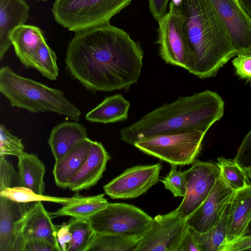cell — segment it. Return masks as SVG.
<instances>
[{
  "mask_svg": "<svg viewBox=\"0 0 251 251\" xmlns=\"http://www.w3.org/2000/svg\"><path fill=\"white\" fill-rule=\"evenodd\" d=\"M143 58L139 43L109 23L75 32L65 62L70 75L95 93L128 90L138 80Z\"/></svg>",
  "mask_w": 251,
  "mask_h": 251,
  "instance_id": "obj_1",
  "label": "cell"
},
{
  "mask_svg": "<svg viewBox=\"0 0 251 251\" xmlns=\"http://www.w3.org/2000/svg\"><path fill=\"white\" fill-rule=\"evenodd\" d=\"M178 7L189 45L185 69L201 79L214 76L236 55L223 21L210 0H180Z\"/></svg>",
  "mask_w": 251,
  "mask_h": 251,
  "instance_id": "obj_2",
  "label": "cell"
},
{
  "mask_svg": "<svg viewBox=\"0 0 251 251\" xmlns=\"http://www.w3.org/2000/svg\"><path fill=\"white\" fill-rule=\"evenodd\" d=\"M224 101L216 92L205 90L179 96L143 116L120 131L121 140L133 145L145 137L189 130L206 132L223 117Z\"/></svg>",
  "mask_w": 251,
  "mask_h": 251,
  "instance_id": "obj_3",
  "label": "cell"
},
{
  "mask_svg": "<svg viewBox=\"0 0 251 251\" xmlns=\"http://www.w3.org/2000/svg\"><path fill=\"white\" fill-rule=\"evenodd\" d=\"M0 91L11 106L31 113L51 112L78 121L81 111L59 89L21 76L9 66L0 69Z\"/></svg>",
  "mask_w": 251,
  "mask_h": 251,
  "instance_id": "obj_4",
  "label": "cell"
},
{
  "mask_svg": "<svg viewBox=\"0 0 251 251\" xmlns=\"http://www.w3.org/2000/svg\"><path fill=\"white\" fill-rule=\"evenodd\" d=\"M132 0H55L51 11L55 21L77 32L107 23Z\"/></svg>",
  "mask_w": 251,
  "mask_h": 251,
  "instance_id": "obj_5",
  "label": "cell"
},
{
  "mask_svg": "<svg viewBox=\"0 0 251 251\" xmlns=\"http://www.w3.org/2000/svg\"><path fill=\"white\" fill-rule=\"evenodd\" d=\"M205 133L189 130L157 134L142 139L134 146L144 153L170 165H187L196 160Z\"/></svg>",
  "mask_w": 251,
  "mask_h": 251,
  "instance_id": "obj_6",
  "label": "cell"
},
{
  "mask_svg": "<svg viewBox=\"0 0 251 251\" xmlns=\"http://www.w3.org/2000/svg\"><path fill=\"white\" fill-rule=\"evenodd\" d=\"M88 220L95 233L140 240L151 227L152 218L133 205L109 203Z\"/></svg>",
  "mask_w": 251,
  "mask_h": 251,
  "instance_id": "obj_7",
  "label": "cell"
},
{
  "mask_svg": "<svg viewBox=\"0 0 251 251\" xmlns=\"http://www.w3.org/2000/svg\"><path fill=\"white\" fill-rule=\"evenodd\" d=\"M169 9L157 22L159 53L168 64L185 69L189 54V45L177 5L171 0Z\"/></svg>",
  "mask_w": 251,
  "mask_h": 251,
  "instance_id": "obj_8",
  "label": "cell"
},
{
  "mask_svg": "<svg viewBox=\"0 0 251 251\" xmlns=\"http://www.w3.org/2000/svg\"><path fill=\"white\" fill-rule=\"evenodd\" d=\"M183 173L185 194L176 209L178 215L186 219L207 197L220 177L221 171L217 162L197 160Z\"/></svg>",
  "mask_w": 251,
  "mask_h": 251,
  "instance_id": "obj_9",
  "label": "cell"
},
{
  "mask_svg": "<svg viewBox=\"0 0 251 251\" xmlns=\"http://www.w3.org/2000/svg\"><path fill=\"white\" fill-rule=\"evenodd\" d=\"M187 228L176 209L152 218L151 227L139 240L135 251H178Z\"/></svg>",
  "mask_w": 251,
  "mask_h": 251,
  "instance_id": "obj_10",
  "label": "cell"
},
{
  "mask_svg": "<svg viewBox=\"0 0 251 251\" xmlns=\"http://www.w3.org/2000/svg\"><path fill=\"white\" fill-rule=\"evenodd\" d=\"M58 228L53 224L51 215L45 209L42 201L33 202L17 223L13 251H24L26 242L37 239L44 240L57 251H62L57 241Z\"/></svg>",
  "mask_w": 251,
  "mask_h": 251,
  "instance_id": "obj_11",
  "label": "cell"
},
{
  "mask_svg": "<svg viewBox=\"0 0 251 251\" xmlns=\"http://www.w3.org/2000/svg\"><path fill=\"white\" fill-rule=\"evenodd\" d=\"M161 169L160 163L130 167L104 185L103 189L113 199L138 197L158 182Z\"/></svg>",
  "mask_w": 251,
  "mask_h": 251,
  "instance_id": "obj_12",
  "label": "cell"
},
{
  "mask_svg": "<svg viewBox=\"0 0 251 251\" xmlns=\"http://www.w3.org/2000/svg\"><path fill=\"white\" fill-rule=\"evenodd\" d=\"M235 192L221 174L206 199L185 219L187 226L200 233L209 230L218 222Z\"/></svg>",
  "mask_w": 251,
  "mask_h": 251,
  "instance_id": "obj_13",
  "label": "cell"
},
{
  "mask_svg": "<svg viewBox=\"0 0 251 251\" xmlns=\"http://www.w3.org/2000/svg\"><path fill=\"white\" fill-rule=\"evenodd\" d=\"M223 21L236 55H251V18L234 0H210Z\"/></svg>",
  "mask_w": 251,
  "mask_h": 251,
  "instance_id": "obj_14",
  "label": "cell"
},
{
  "mask_svg": "<svg viewBox=\"0 0 251 251\" xmlns=\"http://www.w3.org/2000/svg\"><path fill=\"white\" fill-rule=\"evenodd\" d=\"M110 156L103 145L92 141L85 162L69 180L67 188L72 191L88 189L102 177Z\"/></svg>",
  "mask_w": 251,
  "mask_h": 251,
  "instance_id": "obj_15",
  "label": "cell"
},
{
  "mask_svg": "<svg viewBox=\"0 0 251 251\" xmlns=\"http://www.w3.org/2000/svg\"><path fill=\"white\" fill-rule=\"evenodd\" d=\"M29 8L24 0H0V59L12 44L11 32L26 22Z\"/></svg>",
  "mask_w": 251,
  "mask_h": 251,
  "instance_id": "obj_16",
  "label": "cell"
},
{
  "mask_svg": "<svg viewBox=\"0 0 251 251\" xmlns=\"http://www.w3.org/2000/svg\"><path fill=\"white\" fill-rule=\"evenodd\" d=\"M251 219V184L235 191L232 197L228 211L225 247L240 238Z\"/></svg>",
  "mask_w": 251,
  "mask_h": 251,
  "instance_id": "obj_17",
  "label": "cell"
},
{
  "mask_svg": "<svg viewBox=\"0 0 251 251\" xmlns=\"http://www.w3.org/2000/svg\"><path fill=\"white\" fill-rule=\"evenodd\" d=\"M30 204L0 196V251H13L17 223L26 214Z\"/></svg>",
  "mask_w": 251,
  "mask_h": 251,
  "instance_id": "obj_18",
  "label": "cell"
},
{
  "mask_svg": "<svg viewBox=\"0 0 251 251\" xmlns=\"http://www.w3.org/2000/svg\"><path fill=\"white\" fill-rule=\"evenodd\" d=\"M92 140L88 137L75 145L59 160L55 161L52 174L56 185L67 188L69 180L87 159Z\"/></svg>",
  "mask_w": 251,
  "mask_h": 251,
  "instance_id": "obj_19",
  "label": "cell"
},
{
  "mask_svg": "<svg viewBox=\"0 0 251 251\" xmlns=\"http://www.w3.org/2000/svg\"><path fill=\"white\" fill-rule=\"evenodd\" d=\"M87 138V131L81 124L65 121L51 130L48 144L56 161L80 141Z\"/></svg>",
  "mask_w": 251,
  "mask_h": 251,
  "instance_id": "obj_20",
  "label": "cell"
},
{
  "mask_svg": "<svg viewBox=\"0 0 251 251\" xmlns=\"http://www.w3.org/2000/svg\"><path fill=\"white\" fill-rule=\"evenodd\" d=\"M10 40L17 56L26 68H29L35 53L45 38L38 27L24 24L13 29Z\"/></svg>",
  "mask_w": 251,
  "mask_h": 251,
  "instance_id": "obj_21",
  "label": "cell"
},
{
  "mask_svg": "<svg viewBox=\"0 0 251 251\" xmlns=\"http://www.w3.org/2000/svg\"><path fill=\"white\" fill-rule=\"evenodd\" d=\"M129 102L121 94L105 98L98 106L88 112L87 120L103 124L126 120L128 118Z\"/></svg>",
  "mask_w": 251,
  "mask_h": 251,
  "instance_id": "obj_22",
  "label": "cell"
},
{
  "mask_svg": "<svg viewBox=\"0 0 251 251\" xmlns=\"http://www.w3.org/2000/svg\"><path fill=\"white\" fill-rule=\"evenodd\" d=\"M18 167L23 187L44 195L45 165L37 155L24 152L19 156Z\"/></svg>",
  "mask_w": 251,
  "mask_h": 251,
  "instance_id": "obj_23",
  "label": "cell"
},
{
  "mask_svg": "<svg viewBox=\"0 0 251 251\" xmlns=\"http://www.w3.org/2000/svg\"><path fill=\"white\" fill-rule=\"evenodd\" d=\"M104 196V194L90 197L75 195L71 201L50 214L53 217L68 216L88 220L92 215L105 207L109 203Z\"/></svg>",
  "mask_w": 251,
  "mask_h": 251,
  "instance_id": "obj_24",
  "label": "cell"
},
{
  "mask_svg": "<svg viewBox=\"0 0 251 251\" xmlns=\"http://www.w3.org/2000/svg\"><path fill=\"white\" fill-rule=\"evenodd\" d=\"M230 203L218 222L206 232L200 233L188 226L200 251H223L226 244L227 223Z\"/></svg>",
  "mask_w": 251,
  "mask_h": 251,
  "instance_id": "obj_25",
  "label": "cell"
},
{
  "mask_svg": "<svg viewBox=\"0 0 251 251\" xmlns=\"http://www.w3.org/2000/svg\"><path fill=\"white\" fill-rule=\"evenodd\" d=\"M140 240L95 233L86 251H135Z\"/></svg>",
  "mask_w": 251,
  "mask_h": 251,
  "instance_id": "obj_26",
  "label": "cell"
},
{
  "mask_svg": "<svg viewBox=\"0 0 251 251\" xmlns=\"http://www.w3.org/2000/svg\"><path fill=\"white\" fill-rule=\"evenodd\" d=\"M217 163L224 180L234 190H240L251 184L246 170L239 165L234 158L219 157Z\"/></svg>",
  "mask_w": 251,
  "mask_h": 251,
  "instance_id": "obj_27",
  "label": "cell"
},
{
  "mask_svg": "<svg viewBox=\"0 0 251 251\" xmlns=\"http://www.w3.org/2000/svg\"><path fill=\"white\" fill-rule=\"evenodd\" d=\"M57 56L55 52L44 40L35 53L31 62V67L38 70L43 76L54 80L58 75Z\"/></svg>",
  "mask_w": 251,
  "mask_h": 251,
  "instance_id": "obj_28",
  "label": "cell"
},
{
  "mask_svg": "<svg viewBox=\"0 0 251 251\" xmlns=\"http://www.w3.org/2000/svg\"><path fill=\"white\" fill-rule=\"evenodd\" d=\"M67 224L72 241L67 251H86L95 233L89 220L72 217Z\"/></svg>",
  "mask_w": 251,
  "mask_h": 251,
  "instance_id": "obj_29",
  "label": "cell"
},
{
  "mask_svg": "<svg viewBox=\"0 0 251 251\" xmlns=\"http://www.w3.org/2000/svg\"><path fill=\"white\" fill-rule=\"evenodd\" d=\"M0 196L5 197L18 202H32L38 201H45L64 205L71 201L74 198V197L65 198L39 195L23 186L4 189L0 191Z\"/></svg>",
  "mask_w": 251,
  "mask_h": 251,
  "instance_id": "obj_30",
  "label": "cell"
},
{
  "mask_svg": "<svg viewBox=\"0 0 251 251\" xmlns=\"http://www.w3.org/2000/svg\"><path fill=\"white\" fill-rule=\"evenodd\" d=\"M22 139L11 134L3 125L0 126V157H17L24 152Z\"/></svg>",
  "mask_w": 251,
  "mask_h": 251,
  "instance_id": "obj_31",
  "label": "cell"
},
{
  "mask_svg": "<svg viewBox=\"0 0 251 251\" xmlns=\"http://www.w3.org/2000/svg\"><path fill=\"white\" fill-rule=\"evenodd\" d=\"M177 165H171V170L160 181L165 188L175 197H183L185 194V180L183 171H178Z\"/></svg>",
  "mask_w": 251,
  "mask_h": 251,
  "instance_id": "obj_32",
  "label": "cell"
},
{
  "mask_svg": "<svg viewBox=\"0 0 251 251\" xmlns=\"http://www.w3.org/2000/svg\"><path fill=\"white\" fill-rule=\"evenodd\" d=\"M19 172L5 158L0 157V191L7 188L22 187Z\"/></svg>",
  "mask_w": 251,
  "mask_h": 251,
  "instance_id": "obj_33",
  "label": "cell"
},
{
  "mask_svg": "<svg viewBox=\"0 0 251 251\" xmlns=\"http://www.w3.org/2000/svg\"><path fill=\"white\" fill-rule=\"evenodd\" d=\"M234 159L245 169L251 167V130L244 137Z\"/></svg>",
  "mask_w": 251,
  "mask_h": 251,
  "instance_id": "obj_34",
  "label": "cell"
},
{
  "mask_svg": "<svg viewBox=\"0 0 251 251\" xmlns=\"http://www.w3.org/2000/svg\"><path fill=\"white\" fill-rule=\"evenodd\" d=\"M236 74L251 86V55L238 54L232 60Z\"/></svg>",
  "mask_w": 251,
  "mask_h": 251,
  "instance_id": "obj_35",
  "label": "cell"
},
{
  "mask_svg": "<svg viewBox=\"0 0 251 251\" xmlns=\"http://www.w3.org/2000/svg\"><path fill=\"white\" fill-rule=\"evenodd\" d=\"M148 1L151 13L158 22L167 13L169 0H148Z\"/></svg>",
  "mask_w": 251,
  "mask_h": 251,
  "instance_id": "obj_36",
  "label": "cell"
},
{
  "mask_svg": "<svg viewBox=\"0 0 251 251\" xmlns=\"http://www.w3.org/2000/svg\"><path fill=\"white\" fill-rule=\"evenodd\" d=\"M57 241L62 251H67L72 241V234L69 229L68 224L63 223L59 227L57 232Z\"/></svg>",
  "mask_w": 251,
  "mask_h": 251,
  "instance_id": "obj_37",
  "label": "cell"
},
{
  "mask_svg": "<svg viewBox=\"0 0 251 251\" xmlns=\"http://www.w3.org/2000/svg\"><path fill=\"white\" fill-rule=\"evenodd\" d=\"M178 251H200L197 243L188 226L181 238Z\"/></svg>",
  "mask_w": 251,
  "mask_h": 251,
  "instance_id": "obj_38",
  "label": "cell"
},
{
  "mask_svg": "<svg viewBox=\"0 0 251 251\" xmlns=\"http://www.w3.org/2000/svg\"><path fill=\"white\" fill-rule=\"evenodd\" d=\"M24 251H57V250L46 241L37 239L26 242Z\"/></svg>",
  "mask_w": 251,
  "mask_h": 251,
  "instance_id": "obj_39",
  "label": "cell"
},
{
  "mask_svg": "<svg viewBox=\"0 0 251 251\" xmlns=\"http://www.w3.org/2000/svg\"><path fill=\"white\" fill-rule=\"evenodd\" d=\"M251 250V237L240 238L226 245L223 251Z\"/></svg>",
  "mask_w": 251,
  "mask_h": 251,
  "instance_id": "obj_40",
  "label": "cell"
},
{
  "mask_svg": "<svg viewBox=\"0 0 251 251\" xmlns=\"http://www.w3.org/2000/svg\"><path fill=\"white\" fill-rule=\"evenodd\" d=\"M237 3L251 18V0H237Z\"/></svg>",
  "mask_w": 251,
  "mask_h": 251,
  "instance_id": "obj_41",
  "label": "cell"
},
{
  "mask_svg": "<svg viewBox=\"0 0 251 251\" xmlns=\"http://www.w3.org/2000/svg\"><path fill=\"white\" fill-rule=\"evenodd\" d=\"M251 237V219L248 224L244 230L240 238L250 237Z\"/></svg>",
  "mask_w": 251,
  "mask_h": 251,
  "instance_id": "obj_42",
  "label": "cell"
},
{
  "mask_svg": "<svg viewBox=\"0 0 251 251\" xmlns=\"http://www.w3.org/2000/svg\"><path fill=\"white\" fill-rule=\"evenodd\" d=\"M249 178L251 179V167L246 169Z\"/></svg>",
  "mask_w": 251,
  "mask_h": 251,
  "instance_id": "obj_43",
  "label": "cell"
},
{
  "mask_svg": "<svg viewBox=\"0 0 251 251\" xmlns=\"http://www.w3.org/2000/svg\"><path fill=\"white\" fill-rule=\"evenodd\" d=\"M234 0L237 3V0Z\"/></svg>",
  "mask_w": 251,
  "mask_h": 251,
  "instance_id": "obj_44",
  "label": "cell"
},
{
  "mask_svg": "<svg viewBox=\"0 0 251 251\" xmlns=\"http://www.w3.org/2000/svg\"><path fill=\"white\" fill-rule=\"evenodd\" d=\"M42 0L45 1V0Z\"/></svg>",
  "mask_w": 251,
  "mask_h": 251,
  "instance_id": "obj_45",
  "label": "cell"
}]
</instances>
